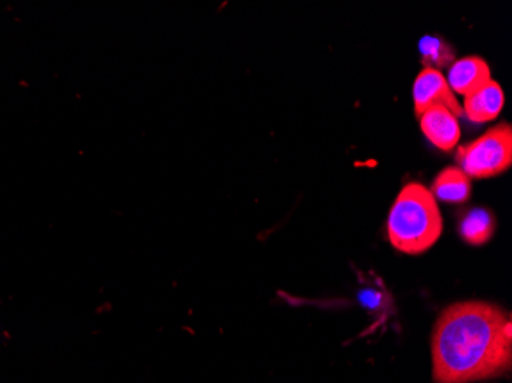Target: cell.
Segmentation results:
<instances>
[{
	"label": "cell",
	"mask_w": 512,
	"mask_h": 383,
	"mask_svg": "<svg viewBox=\"0 0 512 383\" xmlns=\"http://www.w3.org/2000/svg\"><path fill=\"white\" fill-rule=\"evenodd\" d=\"M442 233L444 217L430 189L421 183L405 184L388 213L391 246L405 255H422L433 249Z\"/></svg>",
	"instance_id": "cell-2"
},
{
	"label": "cell",
	"mask_w": 512,
	"mask_h": 383,
	"mask_svg": "<svg viewBox=\"0 0 512 383\" xmlns=\"http://www.w3.org/2000/svg\"><path fill=\"white\" fill-rule=\"evenodd\" d=\"M419 53L425 68L440 69L447 68L456 62V50L447 42L436 36L422 37L419 42Z\"/></svg>",
	"instance_id": "cell-10"
},
{
	"label": "cell",
	"mask_w": 512,
	"mask_h": 383,
	"mask_svg": "<svg viewBox=\"0 0 512 383\" xmlns=\"http://www.w3.org/2000/svg\"><path fill=\"white\" fill-rule=\"evenodd\" d=\"M414 114L421 117L433 106H444L456 117H462V105L451 91L444 74L437 69L424 68L417 74L413 85Z\"/></svg>",
	"instance_id": "cell-4"
},
{
	"label": "cell",
	"mask_w": 512,
	"mask_h": 383,
	"mask_svg": "<svg viewBox=\"0 0 512 383\" xmlns=\"http://www.w3.org/2000/svg\"><path fill=\"white\" fill-rule=\"evenodd\" d=\"M456 161L470 178L485 180L505 174L512 166V128L500 123L457 149Z\"/></svg>",
	"instance_id": "cell-3"
},
{
	"label": "cell",
	"mask_w": 512,
	"mask_h": 383,
	"mask_svg": "<svg viewBox=\"0 0 512 383\" xmlns=\"http://www.w3.org/2000/svg\"><path fill=\"white\" fill-rule=\"evenodd\" d=\"M434 383H476L511 373V316L499 305L460 301L442 310L431 336Z\"/></svg>",
	"instance_id": "cell-1"
},
{
	"label": "cell",
	"mask_w": 512,
	"mask_h": 383,
	"mask_svg": "<svg viewBox=\"0 0 512 383\" xmlns=\"http://www.w3.org/2000/svg\"><path fill=\"white\" fill-rule=\"evenodd\" d=\"M503 106H505V92L496 80H491L490 83H486L485 86L465 97L462 111L470 122L483 125L496 120L503 111Z\"/></svg>",
	"instance_id": "cell-7"
},
{
	"label": "cell",
	"mask_w": 512,
	"mask_h": 383,
	"mask_svg": "<svg viewBox=\"0 0 512 383\" xmlns=\"http://www.w3.org/2000/svg\"><path fill=\"white\" fill-rule=\"evenodd\" d=\"M491 80H493V76H491L490 65L482 57L468 56L456 60L450 66L447 82L451 91L467 97L485 86L486 83H490Z\"/></svg>",
	"instance_id": "cell-6"
},
{
	"label": "cell",
	"mask_w": 512,
	"mask_h": 383,
	"mask_svg": "<svg viewBox=\"0 0 512 383\" xmlns=\"http://www.w3.org/2000/svg\"><path fill=\"white\" fill-rule=\"evenodd\" d=\"M428 189L436 201L462 204L470 200L471 178L459 166H448L436 175Z\"/></svg>",
	"instance_id": "cell-8"
},
{
	"label": "cell",
	"mask_w": 512,
	"mask_h": 383,
	"mask_svg": "<svg viewBox=\"0 0 512 383\" xmlns=\"http://www.w3.org/2000/svg\"><path fill=\"white\" fill-rule=\"evenodd\" d=\"M422 134L431 145L444 152L453 151L460 140V126L456 115L444 106H433L419 117Z\"/></svg>",
	"instance_id": "cell-5"
},
{
	"label": "cell",
	"mask_w": 512,
	"mask_h": 383,
	"mask_svg": "<svg viewBox=\"0 0 512 383\" xmlns=\"http://www.w3.org/2000/svg\"><path fill=\"white\" fill-rule=\"evenodd\" d=\"M459 232L463 241L470 246H485L486 243H490L496 232V218L490 210L477 207L462 218Z\"/></svg>",
	"instance_id": "cell-9"
}]
</instances>
